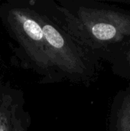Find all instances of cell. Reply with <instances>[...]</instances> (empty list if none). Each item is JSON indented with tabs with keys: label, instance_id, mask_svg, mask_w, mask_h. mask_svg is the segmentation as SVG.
<instances>
[{
	"label": "cell",
	"instance_id": "cell-6",
	"mask_svg": "<svg viewBox=\"0 0 130 131\" xmlns=\"http://www.w3.org/2000/svg\"><path fill=\"white\" fill-rule=\"evenodd\" d=\"M4 88H3V86L2 85V83H1V79H0V99H1V97H2V94H3V93H4Z\"/></svg>",
	"mask_w": 130,
	"mask_h": 131
},
{
	"label": "cell",
	"instance_id": "cell-5",
	"mask_svg": "<svg viewBox=\"0 0 130 131\" xmlns=\"http://www.w3.org/2000/svg\"><path fill=\"white\" fill-rule=\"evenodd\" d=\"M116 131H130V101L124 103L119 113Z\"/></svg>",
	"mask_w": 130,
	"mask_h": 131
},
{
	"label": "cell",
	"instance_id": "cell-2",
	"mask_svg": "<svg viewBox=\"0 0 130 131\" xmlns=\"http://www.w3.org/2000/svg\"><path fill=\"white\" fill-rule=\"evenodd\" d=\"M0 18L5 27L41 74H47L52 69L42 28L30 5L11 2L0 8Z\"/></svg>",
	"mask_w": 130,
	"mask_h": 131
},
{
	"label": "cell",
	"instance_id": "cell-4",
	"mask_svg": "<svg viewBox=\"0 0 130 131\" xmlns=\"http://www.w3.org/2000/svg\"><path fill=\"white\" fill-rule=\"evenodd\" d=\"M26 123L15 93L4 91L0 99V131H27Z\"/></svg>",
	"mask_w": 130,
	"mask_h": 131
},
{
	"label": "cell",
	"instance_id": "cell-7",
	"mask_svg": "<svg viewBox=\"0 0 130 131\" xmlns=\"http://www.w3.org/2000/svg\"><path fill=\"white\" fill-rule=\"evenodd\" d=\"M128 61H129V64H130V52L129 53V55H128Z\"/></svg>",
	"mask_w": 130,
	"mask_h": 131
},
{
	"label": "cell",
	"instance_id": "cell-3",
	"mask_svg": "<svg viewBox=\"0 0 130 131\" xmlns=\"http://www.w3.org/2000/svg\"><path fill=\"white\" fill-rule=\"evenodd\" d=\"M31 7L44 35L48 53L53 68L70 75L84 74L86 71L80 51L48 17Z\"/></svg>",
	"mask_w": 130,
	"mask_h": 131
},
{
	"label": "cell",
	"instance_id": "cell-1",
	"mask_svg": "<svg viewBox=\"0 0 130 131\" xmlns=\"http://www.w3.org/2000/svg\"><path fill=\"white\" fill-rule=\"evenodd\" d=\"M70 33L93 48L121 42L130 36V15L116 10L79 8L74 14L60 8Z\"/></svg>",
	"mask_w": 130,
	"mask_h": 131
}]
</instances>
